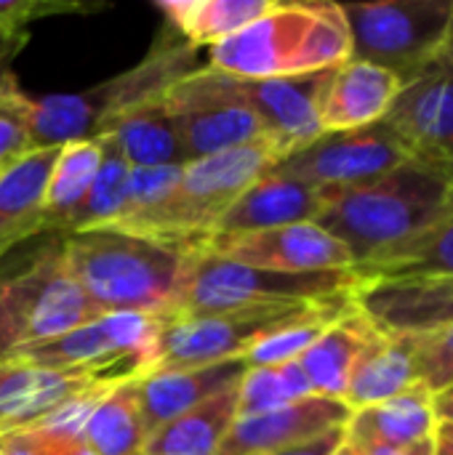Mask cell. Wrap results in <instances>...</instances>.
Returning <instances> with one entry per match:
<instances>
[{"mask_svg": "<svg viewBox=\"0 0 453 455\" xmlns=\"http://www.w3.org/2000/svg\"><path fill=\"white\" fill-rule=\"evenodd\" d=\"M320 192L315 224L347 248L355 269L425 235L451 211L453 165L422 152L368 181Z\"/></svg>", "mask_w": 453, "mask_h": 455, "instance_id": "cell-1", "label": "cell"}, {"mask_svg": "<svg viewBox=\"0 0 453 455\" xmlns=\"http://www.w3.org/2000/svg\"><path fill=\"white\" fill-rule=\"evenodd\" d=\"M59 243L72 277L104 315H174L192 248L109 227L61 235Z\"/></svg>", "mask_w": 453, "mask_h": 455, "instance_id": "cell-2", "label": "cell"}, {"mask_svg": "<svg viewBox=\"0 0 453 455\" xmlns=\"http://www.w3.org/2000/svg\"><path fill=\"white\" fill-rule=\"evenodd\" d=\"M350 59V29L339 3H275L264 16L211 45V69L240 80L334 69Z\"/></svg>", "mask_w": 453, "mask_h": 455, "instance_id": "cell-3", "label": "cell"}, {"mask_svg": "<svg viewBox=\"0 0 453 455\" xmlns=\"http://www.w3.org/2000/svg\"><path fill=\"white\" fill-rule=\"evenodd\" d=\"M200 69L198 48L179 37L160 35L158 45L133 67L83 93H53L29 101L32 147H64L104 136L107 128L133 107L166 93L176 80Z\"/></svg>", "mask_w": 453, "mask_h": 455, "instance_id": "cell-4", "label": "cell"}, {"mask_svg": "<svg viewBox=\"0 0 453 455\" xmlns=\"http://www.w3.org/2000/svg\"><path fill=\"white\" fill-rule=\"evenodd\" d=\"M352 269L328 272H272L256 269L208 251H190L179 301L171 317H206L262 304H304L352 293Z\"/></svg>", "mask_w": 453, "mask_h": 455, "instance_id": "cell-5", "label": "cell"}, {"mask_svg": "<svg viewBox=\"0 0 453 455\" xmlns=\"http://www.w3.org/2000/svg\"><path fill=\"white\" fill-rule=\"evenodd\" d=\"M350 29V59L382 67L406 85L441 59L453 0L339 3Z\"/></svg>", "mask_w": 453, "mask_h": 455, "instance_id": "cell-6", "label": "cell"}, {"mask_svg": "<svg viewBox=\"0 0 453 455\" xmlns=\"http://www.w3.org/2000/svg\"><path fill=\"white\" fill-rule=\"evenodd\" d=\"M104 315L77 285L61 243H53L16 277H0V360L51 341Z\"/></svg>", "mask_w": 453, "mask_h": 455, "instance_id": "cell-7", "label": "cell"}, {"mask_svg": "<svg viewBox=\"0 0 453 455\" xmlns=\"http://www.w3.org/2000/svg\"><path fill=\"white\" fill-rule=\"evenodd\" d=\"M278 163L280 157L267 144L238 147L190 160L182 168L179 187L150 240L200 248L238 197Z\"/></svg>", "mask_w": 453, "mask_h": 455, "instance_id": "cell-8", "label": "cell"}, {"mask_svg": "<svg viewBox=\"0 0 453 455\" xmlns=\"http://www.w3.org/2000/svg\"><path fill=\"white\" fill-rule=\"evenodd\" d=\"M163 101L179 125L190 160L251 144H267L272 149L264 123L251 109L232 75L200 67L176 80L163 93Z\"/></svg>", "mask_w": 453, "mask_h": 455, "instance_id": "cell-9", "label": "cell"}, {"mask_svg": "<svg viewBox=\"0 0 453 455\" xmlns=\"http://www.w3.org/2000/svg\"><path fill=\"white\" fill-rule=\"evenodd\" d=\"M312 304L318 301L262 304L206 317H163L152 371H182L246 360L262 339L302 317Z\"/></svg>", "mask_w": 453, "mask_h": 455, "instance_id": "cell-10", "label": "cell"}, {"mask_svg": "<svg viewBox=\"0 0 453 455\" xmlns=\"http://www.w3.org/2000/svg\"><path fill=\"white\" fill-rule=\"evenodd\" d=\"M422 155L398 128L379 120L366 128L323 133L275 168L318 189H336L382 176Z\"/></svg>", "mask_w": 453, "mask_h": 455, "instance_id": "cell-11", "label": "cell"}, {"mask_svg": "<svg viewBox=\"0 0 453 455\" xmlns=\"http://www.w3.org/2000/svg\"><path fill=\"white\" fill-rule=\"evenodd\" d=\"M123 379L109 371H53L0 360V437L24 432L99 387H117Z\"/></svg>", "mask_w": 453, "mask_h": 455, "instance_id": "cell-12", "label": "cell"}, {"mask_svg": "<svg viewBox=\"0 0 453 455\" xmlns=\"http://www.w3.org/2000/svg\"><path fill=\"white\" fill-rule=\"evenodd\" d=\"M331 72L334 69H320V72L267 77V80L235 77L240 93L264 123L267 139L280 160L304 149L318 136H323L320 101Z\"/></svg>", "mask_w": 453, "mask_h": 455, "instance_id": "cell-13", "label": "cell"}, {"mask_svg": "<svg viewBox=\"0 0 453 455\" xmlns=\"http://www.w3.org/2000/svg\"><path fill=\"white\" fill-rule=\"evenodd\" d=\"M198 251H208L214 256H224L230 261L256 269H272V272L352 269V259L347 248L315 221L243 235L232 240H214L200 245Z\"/></svg>", "mask_w": 453, "mask_h": 455, "instance_id": "cell-14", "label": "cell"}, {"mask_svg": "<svg viewBox=\"0 0 453 455\" xmlns=\"http://www.w3.org/2000/svg\"><path fill=\"white\" fill-rule=\"evenodd\" d=\"M352 411L334 397H304L270 413L238 419L216 455H272L347 427Z\"/></svg>", "mask_w": 453, "mask_h": 455, "instance_id": "cell-15", "label": "cell"}, {"mask_svg": "<svg viewBox=\"0 0 453 455\" xmlns=\"http://www.w3.org/2000/svg\"><path fill=\"white\" fill-rule=\"evenodd\" d=\"M320 208L323 192L318 187L272 168L238 197V203L222 216L206 243L270 232L291 224H307L318 219Z\"/></svg>", "mask_w": 453, "mask_h": 455, "instance_id": "cell-16", "label": "cell"}, {"mask_svg": "<svg viewBox=\"0 0 453 455\" xmlns=\"http://www.w3.org/2000/svg\"><path fill=\"white\" fill-rule=\"evenodd\" d=\"M419 152L453 165V69L433 61L425 72L403 85L384 117Z\"/></svg>", "mask_w": 453, "mask_h": 455, "instance_id": "cell-17", "label": "cell"}, {"mask_svg": "<svg viewBox=\"0 0 453 455\" xmlns=\"http://www.w3.org/2000/svg\"><path fill=\"white\" fill-rule=\"evenodd\" d=\"M246 371V360H232L182 371H152L142 376L136 381V389L147 435L179 419L182 413L235 389Z\"/></svg>", "mask_w": 453, "mask_h": 455, "instance_id": "cell-18", "label": "cell"}, {"mask_svg": "<svg viewBox=\"0 0 453 455\" xmlns=\"http://www.w3.org/2000/svg\"><path fill=\"white\" fill-rule=\"evenodd\" d=\"M400 91L403 83L398 75L366 61L347 59L344 64L334 67L320 101L323 133L366 128L384 120Z\"/></svg>", "mask_w": 453, "mask_h": 455, "instance_id": "cell-19", "label": "cell"}, {"mask_svg": "<svg viewBox=\"0 0 453 455\" xmlns=\"http://www.w3.org/2000/svg\"><path fill=\"white\" fill-rule=\"evenodd\" d=\"M435 429L438 416L433 392L425 384H417L387 403L352 411V419L344 427V443L358 455L403 451L435 437Z\"/></svg>", "mask_w": 453, "mask_h": 455, "instance_id": "cell-20", "label": "cell"}, {"mask_svg": "<svg viewBox=\"0 0 453 455\" xmlns=\"http://www.w3.org/2000/svg\"><path fill=\"white\" fill-rule=\"evenodd\" d=\"M59 149H35L0 173V256L45 232V187Z\"/></svg>", "mask_w": 453, "mask_h": 455, "instance_id": "cell-21", "label": "cell"}, {"mask_svg": "<svg viewBox=\"0 0 453 455\" xmlns=\"http://www.w3.org/2000/svg\"><path fill=\"white\" fill-rule=\"evenodd\" d=\"M131 168H182L190 163L184 139L163 93L117 117L104 133Z\"/></svg>", "mask_w": 453, "mask_h": 455, "instance_id": "cell-22", "label": "cell"}, {"mask_svg": "<svg viewBox=\"0 0 453 455\" xmlns=\"http://www.w3.org/2000/svg\"><path fill=\"white\" fill-rule=\"evenodd\" d=\"M376 336L379 331L355 304L347 312H342L323 331V336L296 360L307 373L312 392L320 397L342 400L358 357Z\"/></svg>", "mask_w": 453, "mask_h": 455, "instance_id": "cell-23", "label": "cell"}, {"mask_svg": "<svg viewBox=\"0 0 453 455\" xmlns=\"http://www.w3.org/2000/svg\"><path fill=\"white\" fill-rule=\"evenodd\" d=\"M417 384L422 381L417 373L414 341L409 336L379 333L358 357L342 403L350 411H363V408L387 403L409 392Z\"/></svg>", "mask_w": 453, "mask_h": 455, "instance_id": "cell-24", "label": "cell"}, {"mask_svg": "<svg viewBox=\"0 0 453 455\" xmlns=\"http://www.w3.org/2000/svg\"><path fill=\"white\" fill-rule=\"evenodd\" d=\"M238 421V387L147 435L142 455H216Z\"/></svg>", "mask_w": 453, "mask_h": 455, "instance_id": "cell-25", "label": "cell"}, {"mask_svg": "<svg viewBox=\"0 0 453 455\" xmlns=\"http://www.w3.org/2000/svg\"><path fill=\"white\" fill-rule=\"evenodd\" d=\"M136 381L109 389L85 419L80 437L93 455H142L147 427L139 408Z\"/></svg>", "mask_w": 453, "mask_h": 455, "instance_id": "cell-26", "label": "cell"}, {"mask_svg": "<svg viewBox=\"0 0 453 455\" xmlns=\"http://www.w3.org/2000/svg\"><path fill=\"white\" fill-rule=\"evenodd\" d=\"M272 0H166L168 24L195 48L216 45L270 11Z\"/></svg>", "mask_w": 453, "mask_h": 455, "instance_id": "cell-27", "label": "cell"}, {"mask_svg": "<svg viewBox=\"0 0 453 455\" xmlns=\"http://www.w3.org/2000/svg\"><path fill=\"white\" fill-rule=\"evenodd\" d=\"M352 272L358 280L453 277V208L425 235Z\"/></svg>", "mask_w": 453, "mask_h": 455, "instance_id": "cell-28", "label": "cell"}, {"mask_svg": "<svg viewBox=\"0 0 453 455\" xmlns=\"http://www.w3.org/2000/svg\"><path fill=\"white\" fill-rule=\"evenodd\" d=\"M101 136L72 141L59 149L48 187H45V232H64L69 216L85 200L96 171L101 165Z\"/></svg>", "mask_w": 453, "mask_h": 455, "instance_id": "cell-29", "label": "cell"}, {"mask_svg": "<svg viewBox=\"0 0 453 455\" xmlns=\"http://www.w3.org/2000/svg\"><path fill=\"white\" fill-rule=\"evenodd\" d=\"M352 307V293H342V296H331L323 299L318 304H312L302 317H296L294 323L278 328L275 333H270L267 339H262L248 355H246V365L248 368H262V365H286V363H296L320 336L323 331Z\"/></svg>", "mask_w": 453, "mask_h": 455, "instance_id": "cell-30", "label": "cell"}, {"mask_svg": "<svg viewBox=\"0 0 453 455\" xmlns=\"http://www.w3.org/2000/svg\"><path fill=\"white\" fill-rule=\"evenodd\" d=\"M101 141H104V155H101V165L96 171V179H93L85 200L69 216L61 235L112 227L123 213V205H125V197H128V181H131L133 168L107 136H101Z\"/></svg>", "mask_w": 453, "mask_h": 455, "instance_id": "cell-31", "label": "cell"}, {"mask_svg": "<svg viewBox=\"0 0 453 455\" xmlns=\"http://www.w3.org/2000/svg\"><path fill=\"white\" fill-rule=\"evenodd\" d=\"M312 395V384L299 363L248 368L238 384V419L270 413Z\"/></svg>", "mask_w": 453, "mask_h": 455, "instance_id": "cell-32", "label": "cell"}, {"mask_svg": "<svg viewBox=\"0 0 453 455\" xmlns=\"http://www.w3.org/2000/svg\"><path fill=\"white\" fill-rule=\"evenodd\" d=\"M182 168H133L123 213L109 229H120V232L139 235V237H152L168 200L174 197L179 187Z\"/></svg>", "mask_w": 453, "mask_h": 455, "instance_id": "cell-33", "label": "cell"}, {"mask_svg": "<svg viewBox=\"0 0 453 455\" xmlns=\"http://www.w3.org/2000/svg\"><path fill=\"white\" fill-rule=\"evenodd\" d=\"M29 101L32 99L24 96L8 75L0 77V173L35 152L29 133Z\"/></svg>", "mask_w": 453, "mask_h": 455, "instance_id": "cell-34", "label": "cell"}, {"mask_svg": "<svg viewBox=\"0 0 453 455\" xmlns=\"http://www.w3.org/2000/svg\"><path fill=\"white\" fill-rule=\"evenodd\" d=\"M411 339V336H409ZM419 381L435 395L453 384V325L449 331L411 339Z\"/></svg>", "mask_w": 453, "mask_h": 455, "instance_id": "cell-35", "label": "cell"}, {"mask_svg": "<svg viewBox=\"0 0 453 455\" xmlns=\"http://www.w3.org/2000/svg\"><path fill=\"white\" fill-rule=\"evenodd\" d=\"M93 5L72 0H0V40H21L24 27L48 13L91 11Z\"/></svg>", "mask_w": 453, "mask_h": 455, "instance_id": "cell-36", "label": "cell"}, {"mask_svg": "<svg viewBox=\"0 0 453 455\" xmlns=\"http://www.w3.org/2000/svg\"><path fill=\"white\" fill-rule=\"evenodd\" d=\"M24 432L35 435L43 455H93L80 435H59V432H43V429H24Z\"/></svg>", "mask_w": 453, "mask_h": 455, "instance_id": "cell-37", "label": "cell"}, {"mask_svg": "<svg viewBox=\"0 0 453 455\" xmlns=\"http://www.w3.org/2000/svg\"><path fill=\"white\" fill-rule=\"evenodd\" d=\"M342 445H344V427L334 429V432H328L323 437H315L310 443H302V445H294V448H286V451L272 455H334Z\"/></svg>", "mask_w": 453, "mask_h": 455, "instance_id": "cell-38", "label": "cell"}, {"mask_svg": "<svg viewBox=\"0 0 453 455\" xmlns=\"http://www.w3.org/2000/svg\"><path fill=\"white\" fill-rule=\"evenodd\" d=\"M0 453L3 455H43L32 432H11L0 437Z\"/></svg>", "mask_w": 453, "mask_h": 455, "instance_id": "cell-39", "label": "cell"}, {"mask_svg": "<svg viewBox=\"0 0 453 455\" xmlns=\"http://www.w3.org/2000/svg\"><path fill=\"white\" fill-rule=\"evenodd\" d=\"M433 405H435L438 424H453V384L433 395Z\"/></svg>", "mask_w": 453, "mask_h": 455, "instance_id": "cell-40", "label": "cell"}, {"mask_svg": "<svg viewBox=\"0 0 453 455\" xmlns=\"http://www.w3.org/2000/svg\"><path fill=\"white\" fill-rule=\"evenodd\" d=\"M433 443H435V455H453V424H438Z\"/></svg>", "mask_w": 453, "mask_h": 455, "instance_id": "cell-41", "label": "cell"}, {"mask_svg": "<svg viewBox=\"0 0 453 455\" xmlns=\"http://www.w3.org/2000/svg\"><path fill=\"white\" fill-rule=\"evenodd\" d=\"M366 455H435V443L433 437L430 440H422L411 448H403V451H379V453H366Z\"/></svg>", "mask_w": 453, "mask_h": 455, "instance_id": "cell-42", "label": "cell"}, {"mask_svg": "<svg viewBox=\"0 0 453 455\" xmlns=\"http://www.w3.org/2000/svg\"><path fill=\"white\" fill-rule=\"evenodd\" d=\"M441 59L449 64L453 69V24H451V32H449V37H446V43H443V51H441Z\"/></svg>", "mask_w": 453, "mask_h": 455, "instance_id": "cell-43", "label": "cell"}, {"mask_svg": "<svg viewBox=\"0 0 453 455\" xmlns=\"http://www.w3.org/2000/svg\"><path fill=\"white\" fill-rule=\"evenodd\" d=\"M334 455H358V453H355V451H352V448H350V445L344 443V445H342V448H339V451H336Z\"/></svg>", "mask_w": 453, "mask_h": 455, "instance_id": "cell-44", "label": "cell"}, {"mask_svg": "<svg viewBox=\"0 0 453 455\" xmlns=\"http://www.w3.org/2000/svg\"><path fill=\"white\" fill-rule=\"evenodd\" d=\"M0 455H3V453H0Z\"/></svg>", "mask_w": 453, "mask_h": 455, "instance_id": "cell-45", "label": "cell"}]
</instances>
